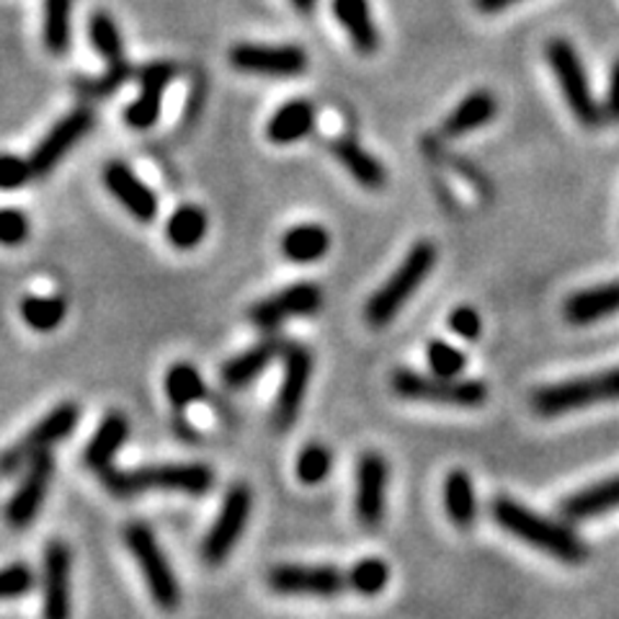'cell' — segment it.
I'll return each mask as SVG.
<instances>
[{"label": "cell", "mask_w": 619, "mask_h": 619, "mask_svg": "<svg viewBox=\"0 0 619 619\" xmlns=\"http://www.w3.org/2000/svg\"><path fill=\"white\" fill-rule=\"evenodd\" d=\"M104 186L137 222H152L158 217V196L127 163H108L104 169Z\"/></svg>", "instance_id": "cell-18"}, {"label": "cell", "mask_w": 619, "mask_h": 619, "mask_svg": "<svg viewBox=\"0 0 619 619\" xmlns=\"http://www.w3.org/2000/svg\"><path fill=\"white\" fill-rule=\"evenodd\" d=\"M179 68L173 62H150L137 72L140 78V96L124 108V122L133 129H150L160 119V101L163 91L176 80Z\"/></svg>", "instance_id": "cell-17"}, {"label": "cell", "mask_w": 619, "mask_h": 619, "mask_svg": "<svg viewBox=\"0 0 619 619\" xmlns=\"http://www.w3.org/2000/svg\"><path fill=\"white\" fill-rule=\"evenodd\" d=\"M611 400H619V367L578 377V380L548 385V388L535 392L531 405L540 416L552 419L596 403H611Z\"/></svg>", "instance_id": "cell-5"}, {"label": "cell", "mask_w": 619, "mask_h": 619, "mask_svg": "<svg viewBox=\"0 0 619 619\" xmlns=\"http://www.w3.org/2000/svg\"><path fill=\"white\" fill-rule=\"evenodd\" d=\"M615 508H619V475L588 485L578 493H571L560 504V512L571 521H588L594 516L615 512Z\"/></svg>", "instance_id": "cell-25"}, {"label": "cell", "mask_w": 619, "mask_h": 619, "mask_svg": "<svg viewBox=\"0 0 619 619\" xmlns=\"http://www.w3.org/2000/svg\"><path fill=\"white\" fill-rule=\"evenodd\" d=\"M385 488H388V462L377 451H364L356 465L354 512L362 527L377 529L385 516Z\"/></svg>", "instance_id": "cell-16"}, {"label": "cell", "mask_w": 619, "mask_h": 619, "mask_svg": "<svg viewBox=\"0 0 619 619\" xmlns=\"http://www.w3.org/2000/svg\"><path fill=\"white\" fill-rule=\"evenodd\" d=\"M93 124H96V116H93L89 106H78L72 108L68 116H62V119L49 129L45 140L36 145L32 156L26 158L32 176L42 179L47 176V173H53L55 165L76 148V142L83 140V137L91 133Z\"/></svg>", "instance_id": "cell-11"}, {"label": "cell", "mask_w": 619, "mask_h": 619, "mask_svg": "<svg viewBox=\"0 0 619 619\" xmlns=\"http://www.w3.org/2000/svg\"><path fill=\"white\" fill-rule=\"evenodd\" d=\"M320 308H323V289L316 282H297L253 305L248 318L261 331H274L293 318L316 316Z\"/></svg>", "instance_id": "cell-10"}, {"label": "cell", "mask_w": 619, "mask_h": 619, "mask_svg": "<svg viewBox=\"0 0 619 619\" xmlns=\"http://www.w3.org/2000/svg\"><path fill=\"white\" fill-rule=\"evenodd\" d=\"M133 76H135L133 65H129L127 57H124V60L119 62H106V70L101 72L99 78L76 80V91L85 99H106V96H112V93L119 91Z\"/></svg>", "instance_id": "cell-34"}, {"label": "cell", "mask_w": 619, "mask_h": 619, "mask_svg": "<svg viewBox=\"0 0 619 619\" xmlns=\"http://www.w3.org/2000/svg\"><path fill=\"white\" fill-rule=\"evenodd\" d=\"M34 571L26 563L0 568V601L26 596L34 588Z\"/></svg>", "instance_id": "cell-39"}, {"label": "cell", "mask_w": 619, "mask_h": 619, "mask_svg": "<svg viewBox=\"0 0 619 619\" xmlns=\"http://www.w3.org/2000/svg\"><path fill=\"white\" fill-rule=\"evenodd\" d=\"M619 312V282L601 284V287L584 289L568 297L565 318L573 325H588L596 320L611 318Z\"/></svg>", "instance_id": "cell-26"}, {"label": "cell", "mask_w": 619, "mask_h": 619, "mask_svg": "<svg viewBox=\"0 0 619 619\" xmlns=\"http://www.w3.org/2000/svg\"><path fill=\"white\" fill-rule=\"evenodd\" d=\"M78 421L80 408L76 403H60L53 408L39 424L28 428L9 449H3V455H0V475H13V472L26 468L34 457H39L42 451H49L55 444L68 439V436L76 432Z\"/></svg>", "instance_id": "cell-8"}, {"label": "cell", "mask_w": 619, "mask_h": 619, "mask_svg": "<svg viewBox=\"0 0 619 619\" xmlns=\"http://www.w3.org/2000/svg\"><path fill=\"white\" fill-rule=\"evenodd\" d=\"M21 318L28 328L39 333L55 331L57 325H62L65 316H68V305L60 297H47V295H28L21 300Z\"/></svg>", "instance_id": "cell-33"}, {"label": "cell", "mask_w": 619, "mask_h": 619, "mask_svg": "<svg viewBox=\"0 0 619 619\" xmlns=\"http://www.w3.org/2000/svg\"><path fill=\"white\" fill-rule=\"evenodd\" d=\"M28 160L13 152H0V192H19L32 181Z\"/></svg>", "instance_id": "cell-40"}, {"label": "cell", "mask_w": 619, "mask_h": 619, "mask_svg": "<svg viewBox=\"0 0 619 619\" xmlns=\"http://www.w3.org/2000/svg\"><path fill=\"white\" fill-rule=\"evenodd\" d=\"M124 542L133 552L137 568L145 575L148 592L160 609H176L181 601V588L176 575L171 571V563L165 560L163 550L152 535V529L142 521H129L124 527Z\"/></svg>", "instance_id": "cell-7"}, {"label": "cell", "mask_w": 619, "mask_h": 619, "mask_svg": "<svg viewBox=\"0 0 619 619\" xmlns=\"http://www.w3.org/2000/svg\"><path fill=\"white\" fill-rule=\"evenodd\" d=\"M89 36L91 45L96 53L104 57L106 62L124 60V42L119 28H116L114 19L106 11H96L89 21Z\"/></svg>", "instance_id": "cell-35"}, {"label": "cell", "mask_w": 619, "mask_h": 619, "mask_svg": "<svg viewBox=\"0 0 619 619\" xmlns=\"http://www.w3.org/2000/svg\"><path fill=\"white\" fill-rule=\"evenodd\" d=\"M282 352H284V344L276 336L259 341V344L245 348L243 354L232 356L230 362L222 364V371H220L222 382L232 390L245 388V385L259 380V377L266 371V367H272V364L279 359Z\"/></svg>", "instance_id": "cell-20"}, {"label": "cell", "mask_w": 619, "mask_h": 619, "mask_svg": "<svg viewBox=\"0 0 619 619\" xmlns=\"http://www.w3.org/2000/svg\"><path fill=\"white\" fill-rule=\"evenodd\" d=\"M129 439V421L124 413L112 411L108 416L101 421L96 434L91 436V442L85 444L83 462L85 468L93 472H101L112 468L116 451H119Z\"/></svg>", "instance_id": "cell-22"}, {"label": "cell", "mask_w": 619, "mask_h": 619, "mask_svg": "<svg viewBox=\"0 0 619 619\" xmlns=\"http://www.w3.org/2000/svg\"><path fill=\"white\" fill-rule=\"evenodd\" d=\"M230 65L240 72L268 78H293L308 68V55L297 45H236L230 49Z\"/></svg>", "instance_id": "cell-14"}, {"label": "cell", "mask_w": 619, "mask_h": 619, "mask_svg": "<svg viewBox=\"0 0 619 619\" xmlns=\"http://www.w3.org/2000/svg\"><path fill=\"white\" fill-rule=\"evenodd\" d=\"M491 516L501 529L508 531L516 540L527 542L529 548L548 552L550 558L560 560V563L578 565L584 563L588 555L586 545L581 542V537L575 535L573 529H568L565 524L555 519H548V516L531 512V508L514 498H506V495L493 501Z\"/></svg>", "instance_id": "cell-1"}, {"label": "cell", "mask_w": 619, "mask_h": 619, "mask_svg": "<svg viewBox=\"0 0 619 619\" xmlns=\"http://www.w3.org/2000/svg\"><path fill=\"white\" fill-rule=\"evenodd\" d=\"M328 148H331L333 156H336L339 163L344 165V171L356 184L369 188V192H377V188L385 186V181H388L385 165L371 152L364 150L359 142L352 140V137H339Z\"/></svg>", "instance_id": "cell-23"}, {"label": "cell", "mask_w": 619, "mask_h": 619, "mask_svg": "<svg viewBox=\"0 0 619 619\" xmlns=\"http://www.w3.org/2000/svg\"><path fill=\"white\" fill-rule=\"evenodd\" d=\"M289 3H293L300 13H312V11H316L318 0H289Z\"/></svg>", "instance_id": "cell-46"}, {"label": "cell", "mask_w": 619, "mask_h": 619, "mask_svg": "<svg viewBox=\"0 0 619 619\" xmlns=\"http://www.w3.org/2000/svg\"><path fill=\"white\" fill-rule=\"evenodd\" d=\"M333 16L344 26L356 53L375 55L380 49V32L371 16L369 0H333Z\"/></svg>", "instance_id": "cell-21"}, {"label": "cell", "mask_w": 619, "mask_h": 619, "mask_svg": "<svg viewBox=\"0 0 619 619\" xmlns=\"http://www.w3.org/2000/svg\"><path fill=\"white\" fill-rule=\"evenodd\" d=\"M209 228V217L196 204H181L165 222V238L179 251H192L204 240Z\"/></svg>", "instance_id": "cell-31"}, {"label": "cell", "mask_w": 619, "mask_h": 619, "mask_svg": "<svg viewBox=\"0 0 619 619\" xmlns=\"http://www.w3.org/2000/svg\"><path fill=\"white\" fill-rule=\"evenodd\" d=\"M53 475L55 460L47 451H42L39 457H34V460L26 465V475L21 478L16 493L11 495L9 506H5V519H9L11 527H28V524L36 519V514H39V508L47 498Z\"/></svg>", "instance_id": "cell-15"}, {"label": "cell", "mask_w": 619, "mask_h": 619, "mask_svg": "<svg viewBox=\"0 0 619 619\" xmlns=\"http://www.w3.org/2000/svg\"><path fill=\"white\" fill-rule=\"evenodd\" d=\"M449 331L455 333V336L465 339V341H475L480 336V331H483V320H480L478 310H472V308H468V305H462V308L451 310Z\"/></svg>", "instance_id": "cell-42"}, {"label": "cell", "mask_w": 619, "mask_h": 619, "mask_svg": "<svg viewBox=\"0 0 619 619\" xmlns=\"http://www.w3.org/2000/svg\"><path fill=\"white\" fill-rule=\"evenodd\" d=\"M548 62L552 76H555L560 91H563L565 104L571 108V114L584 127L596 129L604 122L601 104L594 99L592 85H588V76L584 68V60L575 53V47L565 39H552L548 45Z\"/></svg>", "instance_id": "cell-6"}, {"label": "cell", "mask_w": 619, "mask_h": 619, "mask_svg": "<svg viewBox=\"0 0 619 619\" xmlns=\"http://www.w3.org/2000/svg\"><path fill=\"white\" fill-rule=\"evenodd\" d=\"M282 359H284V375L272 413V424L276 432H284V428H289L297 421V413H300L305 392H308L312 377L310 348H305L300 344H289V346L284 344Z\"/></svg>", "instance_id": "cell-12"}, {"label": "cell", "mask_w": 619, "mask_h": 619, "mask_svg": "<svg viewBox=\"0 0 619 619\" xmlns=\"http://www.w3.org/2000/svg\"><path fill=\"white\" fill-rule=\"evenodd\" d=\"M514 3H519V0H475V9L483 13H498Z\"/></svg>", "instance_id": "cell-44"}, {"label": "cell", "mask_w": 619, "mask_h": 619, "mask_svg": "<svg viewBox=\"0 0 619 619\" xmlns=\"http://www.w3.org/2000/svg\"><path fill=\"white\" fill-rule=\"evenodd\" d=\"M390 581V568L380 558L359 560L354 568H348V588L362 596H375L385 592Z\"/></svg>", "instance_id": "cell-36"}, {"label": "cell", "mask_w": 619, "mask_h": 619, "mask_svg": "<svg viewBox=\"0 0 619 619\" xmlns=\"http://www.w3.org/2000/svg\"><path fill=\"white\" fill-rule=\"evenodd\" d=\"M32 232V222L21 209H0V245H21Z\"/></svg>", "instance_id": "cell-41"}, {"label": "cell", "mask_w": 619, "mask_h": 619, "mask_svg": "<svg viewBox=\"0 0 619 619\" xmlns=\"http://www.w3.org/2000/svg\"><path fill=\"white\" fill-rule=\"evenodd\" d=\"M173 426H176L181 439H186V442L199 439V436H196V428L188 424V421H184V413H181V411H176V421H173Z\"/></svg>", "instance_id": "cell-45"}, {"label": "cell", "mask_w": 619, "mask_h": 619, "mask_svg": "<svg viewBox=\"0 0 619 619\" xmlns=\"http://www.w3.org/2000/svg\"><path fill=\"white\" fill-rule=\"evenodd\" d=\"M601 112H604V116H607V119L619 122V57L615 60V68H611L607 99H604Z\"/></svg>", "instance_id": "cell-43"}, {"label": "cell", "mask_w": 619, "mask_h": 619, "mask_svg": "<svg viewBox=\"0 0 619 619\" xmlns=\"http://www.w3.org/2000/svg\"><path fill=\"white\" fill-rule=\"evenodd\" d=\"M444 508L455 527L468 529L478 516V495L470 475L465 470H451L444 480Z\"/></svg>", "instance_id": "cell-29"}, {"label": "cell", "mask_w": 619, "mask_h": 619, "mask_svg": "<svg viewBox=\"0 0 619 619\" xmlns=\"http://www.w3.org/2000/svg\"><path fill=\"white\" fill-rule=\"evenodd\" d=\"M426 362H428V367H432L434 375H442V377H460L465 367H468V359H465V354L460 352V348L442 339H436L428 344Z\"/></svg>", "instance_id": "cell-38"}, {"label": "cell", "mask_w": 619, "mask_h": 619, "mask_svg": "<svg viewBox=\"0 0 619 619\" xmlns=\"http://www.w3.org/2000/svg\"><path fill=\"white\" fill-rule=\"evenodd\" d=\"M163 390L169 403L173 405V411H186L188 405L207 398V385H204L199 369L188 362H176L165 371Z\"/></svg>", "instance_id": "cell-30"}, {"label": "cell", "mask_w": 619, "mask_h": 619, "mask_svg": "<svg viewBox=\"0 0 619 619\" xmlns=\"http://www.w3.org/2000/svg\"><path fill=\"white\" fill-rule=\"evenodd\" d=\"M390 388L398 398L419 400V403L478 408L488 400V388L480 380H462V377L424 375L416 369H398L392 375Z\"/></svg>", "instance_id": "cell-4"}, {"label": "cell", "mask_w": 619, "mask_h": 619, "mask_svg": "<svg viewBox=\"0 0 619 619\" xmlns=\"http://www.w3.org/2000/svg\"><path fill=\"white\" fill-rule=\"evenodd\" d=\"M295 470H297V478H300V483L320 485L333 470L331 449L323 447V444H318V442L308 444V447H302L300 457H297Z\"/></svg>", "instance_id": "cell-37"}, {"label": "cell", "mask_w": 619, "mask_h": 619, "mask_svg": "<svg viewBox=\"0 0 619 619\" xmlns=\"http://www.w3.org/2000/svg\"><path fill=\"white\" fill-rule=\"evenodd\" d=\"M72 36V0H45V28L42 39L49 55H65Z\"/></svg>", "instance_id": "cell-32"}, {"label": "cell", "mask_w": 619, "mask_h": 619, "mask_svg": "<svg viewBox=\"0 0 619 619\" xmlns=\"http://www.w3.org/2000/svg\"><path fill=\"white\" fill-rule=\"evenodd\" d=\"M101 483L116 498H135L145 491H181L188 495H202L213 491L215 472L202 462H165L145 465L133 470L106 468L99 472Z\"/></svg>", "instance_id": "cell-2"}, {"label": "cell", "mask_w": 619, "mask_h": 619, "mask_svg": "<svg viewBox=\"0 0 619 619\" xmlns=\"http://www.w3.org/2000/svg\"><path fill=\"white\" fill-rule=\"evenodd\" d=\"M436 266V245L428 240H421L408 251V256L400 261V266L392 272L388 282L369 297L364 318L371 328L388 325L392 318L403 310V305L419 293L421 284Z\"/></svg>", "instance_id": "cell-3"}, {"label": "cell", "mask_w": 619, "mask_h": 619, "mask_svg": "<svg viewBox=\"0 0 619 619\" xmlns=\"http://www.w3.org/2000/svg\"><path fill=\"white\" fill-rule=\"evenodd\" d=\"M282 256L293 264H316L331 251V232L318 222H302L282 236Z\"/></svg>", "instance_id": "cell-27"}, {"label": "cell", "mask_w": 619, "mask_h": 619, "mask_svg": "<svg viewBox=\"0 0 619 619\" xmlns=\"http://www.w3.org/2000/svg\"><path fill=\"white\" fill-rule=\"evenodd\" d=\"M498 114V101L491 91H472L470 96L460 101V106L444 119V135L447 137H462L475 133V129L485 127L493 116Z\"/></svg>", "instance_id": "cell-28"}, {"label": "cell", "mask_w": 619, "mask_h": 619, "mask_svg": "<svg viewBox=\"0 0 619 619\" xmlns=\"http://www.w3.org/2000/svg\"><path fill=\"white\" fill-rule=\"evenodd\" d=\"M268 586L287 596H336L348 588V571L339 565H276Z\"/></svg>", "instance_id": "cell-13"}, {"label": "cell", "mask_w": 619, "mask_h": 619, "mask_svg": "<svg viewBox=\"0 0 619 619\" xmlns=\"http://www.w3.org/2000/svg\"><path fill=\"white\" fill-rule=\"evenodd\" d=\"M70 548L60 540L45 548V568H42V586H45V617L65 619L70 615Z\"/></svg>", "instance_id": "cell-19"}, {"label": "cell", "mask_w": 619, "mask_h": 619, "mask_svg": "<svg viewBox=\"0 0 619 619\" xmlns=\"http://www.w3.org/2000/svg\"><path fill=\"white\" fill-rule=\"evenodd\" d=\"M253 508V493L251 488L238 483L232 485L228 495H225L220 514L213 527H209L207 537L202 542V558L207 565H222L230 558V552L236 550V545L243 537L245 524L251 519Z\"/></svg>", "instance_id": "cell-9"}, {"label": "cell", "mask_w": 619, "mask_h": 619, "mask_svg": "<svg viewBox=\"0 0 619 619\" xmlns=\"http://www.w3.org/2000/svg\"><path fill=\"white\" fill-rule=\"evenodd\" d=\"M312 129H316V106L305 99H293L272 114L266 137L274 145H295L312 135Z\"/></svg>", "instance_id": "cell-24"}]
</instances>
